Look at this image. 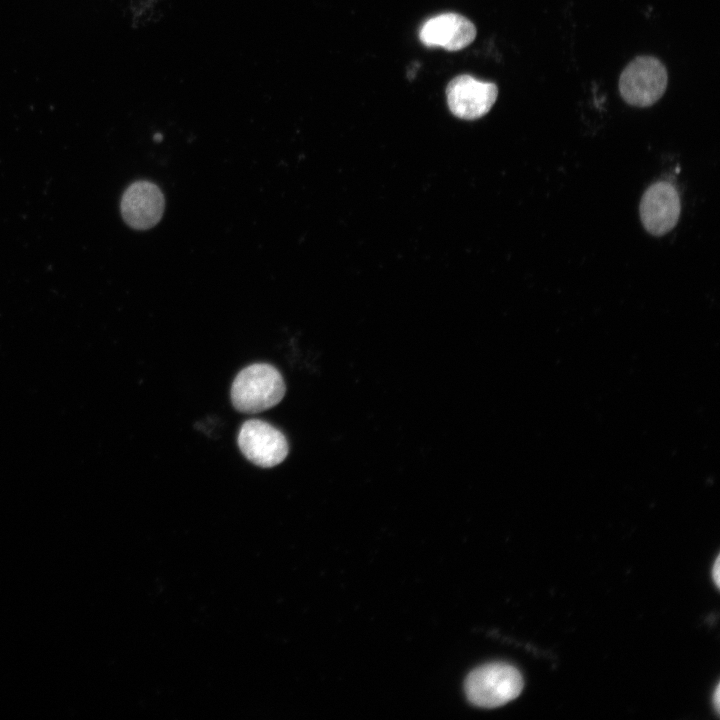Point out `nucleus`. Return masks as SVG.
Instances as JSON below:
<instances>
[{
    "mask_svg": "<svg viewBox=\"0 0 720 720\" xmlns=\"http://www.w3.org/2000/svg\"><path fill=\"white\" fill-rule=\"evenodd\" d=\"M714 698H715L714 705L716 707V710L718 711L719 710V686L716 687V690L714 693Z\"/></svg>",
    "mask_w": 720,
    "mask_h": 720,
    "instance_id": "nucleus-10",
    "label": "nucleus"
},
{
    "mask_svg": "<svg viewBox=\"0 0 720 720\" xmlns=\"http://www.w3.org/2000/svg\"><path fill=\"white\" fill-rule=\"evenodd\" d=\"M668 73L665 65L656 57L637 56L619 77L622 99L634 107L645 108L655 104L665 93Z\"/></svg>",
    "mask_w": 720,
    "mask_h": 720,
    "instance_id": "nucleus-3",
    "label": "nucleus"
},
{
    "mask_svg": "<svg viewBox=\"0 0 720 720\" xmlns=\"http://www.w3.org/2000/svg\"><path fill=\"white\" fill-rule=\"evenodd\" d=\"M477 34L475 25L457 13H442L426 20L419 29V39L426 47L458 51L470 45Z\"/></svg>",
    "mask_w": 720,
    "mask_h": 720,
    "instance_id": "nucleus-8",
    "label": "nucleus"
},
{
    "mask_svg": "<svg viewBox=\"0 0 720 720\" xmlns=\"http://www.w3.org/2000/svg\"><path fill=\"white\" fill-rule=\"evenodd\" d=\"M640 218L647 232L662 236L678 222L681 204L677 189L667 181L652 184L640 202Z\"/></svg>",
    "mask_w": 720,
    "mask_h": 720,
    "instance_id": "nucleus-6",
    "label": "nucleus"
},
{
    "mask_svg": "<svg viewBox=\"0 0 720 720\" xmlns=\"http://www.w3.org/2000/svg\"><path fill=\"white\" fill-rule=\"evenodd\" d=\"M719 570H720L719 557H717L715 560V563L713 565V569H712L713 580L717 587H719V578H720Z\"/></svg>",
    "mask_w": 720,
    "mask_h": 720,
    "instance_id": "nucleus-9",
    "label": "nucleus"
},
{
    "mask_svg": "<svg viewBox=\"0 0 720 720\" xmlns=\"http://www.w3.org/2000/svg\"><path fill=\"white\" fill-rule=\"evenodd\" d=\"M498 87L462 74L454 77L446 87L448 107L460 119L474 120L486 115L494 105Z\"/></svg>",
    "mask_w": 720,
    "mask_h": 720,
    "instance_id": "nucleus-5",
    "label": "nucleus"
},
{
    "mask_svg": "<svg viewBox=\"0 0 720 720\" xmlns=\"http://www.w3.org/2000/svg\"><path fill=\"white\" fill-rule=\"evenodd\" d=\"M164 206L159 187L145 180L132 183L123 193L120 204L124 221L137 230L155 226L163 215Z\"/></svg>",
    "mask_w": 720,
    "mask_h": 720,
    "instance_id": "nucleus-7",
    "label": "nucleus"
},
{
    "mask_svg": "<svg viewBox=\"0 0 720 720\" xmlns=\"http://www.w3.org/2000/svg\"><path fill=\"white\" fill-rule=\"evenodd\" d=\"M518 669L506 663H490L473 670L465 682L468 700L481 708H495L515 699L523 689Z\"/></svg>",
    "mask_w": 720,
    "mask_h": 720,
    "instance_id": "nucleus-2",
    "label": "nucleus"
},
{
    "mask_svg": "<svg viewBox=\"0 0 720 720\" xmlns=\"http://www.w3.org/2000/svg\"><path fill=\"white\" fill-rule=\"evenodd\" d=\"M286 392L280 372L267 363H255L242 369L231 387V401L242 413L255 414L277 405Z\"/></svg>",
    "mask_w": 720,
    "mask_h": 720,
    "instance_id": "nucleus-1",
    "label": "nucleus"
},
{
    "mask_svg": "<svg viewBox=\"0 0 720 720\" xmlns=\"http://www.w3.org/2000/svg\"><path fill=\"white\" fill-rule=\"evenodd\" d=\"M238 446L250 462L264 468L280 464L289 452L285 435L259 419H250L242 424Z\"/></svg>",
    "mask_w": 720,
    "mask_h": 720,
    "instance_id": "nucleus-4",
    "label": "nucleus"
}]
</instances>
